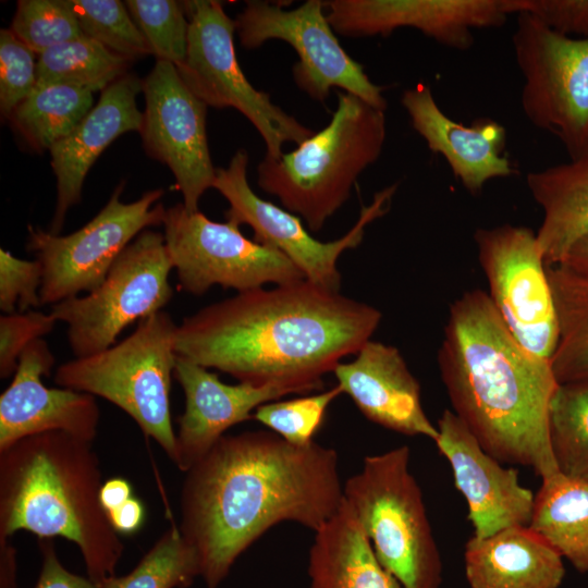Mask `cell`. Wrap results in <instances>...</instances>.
I'll return each instance as SVG.
<instances>
[{"instance_id":"obj_33","label":"cell","mask_w":588,"mask_h":588,"mask_svg":"<svg viewBox=\"0 0 588 588\" xmlns=\"http://www.w3.org/2000/svg\"><path fill=\"white\" fill-rule=\"evenodd\" d=\"M84 36L131 61L150 54V49L124 2L73 0Z\"/></svg>"},{"instance_id":"obj_29","label":"cell","mask_w":588,"mask_h":588,"mask_svg":"<svg viewBox=\"0 0 588 588\" xmlns=\"http://www.w3.org/2000/svg\"><path fill=\"white\" fill-rule=\"evenodd\" d=\"M93 94L69 84L36 87L9 120L30 147L37 151L49 150L90 111Z\"/></svg>"},{"instance_id":"obj_13","label":"cell","mask_w":588,"mask_h":588,"mask_svg":"<svg viewBox=\"0 0 588 588\" xmlns=\"http://www.w3.org/2000/svg\"><path fill=\"white\" fill-rule=\"evenodd\" d=\"M235 28L247 50L271 39L291 45L298 56L292 73L295 84L311 99L323 102L339 87L370 106L385 111L383 87L372 83L364 66L340 45L324 10V1L307 0L293 10L279 3L246 1Z\"/></svg>"},{"instance_id":"obj_35","label":"cell","mask_w":588,"mask_h":588,"mask_svg":"<svg viewBox=\"0 0 588 588\" xmlns=\"http://www.w3.org/2000/svg\"><path fill=\"white\" fill-rule=\"evenodd\" d=\"M132 19L157 60L174 65L186 57L189 21L182 2L174 0H127Z\"/></svg>"},{"instance_id":"obj_27","label":"cell","mask_w":588,"mask_h":588,"mask_svg":"<svg viewBox=\"0 0 588 588\" xmlns=\"http://www.w3.org/2000/svg\"><path fill=\"white\" fill-rule=\"evenodd\" d=\"M541 480L529 527L578 572L588 573V481L559 471Z\"/></svg>"},{"instance_id":"obj_37","label":"cell","mask_w":588,"mask_h":588,"mask_svg":"<svg viewBox=\"0 0 588 588\" xmlns=\"http://www.w3.org/2000/svg\"><path fill=\"white\" fill-rule=\"evenodd\" d=\"M35 54L11 29H1L0 110L7 119L36 87Z\"/></svg>"},{"instance_id":"obj_11","label":"cell","mask_w":588,"mask_h":588,"mask_svg":"<svg viewBox=\"0 0 588 588\" xmlns=\"http://www.w3.org/2000/svg\"><path fill=\"white\" fill-rule=\"evenodd\" d=\"M162 225L179 285L188 294L204 295L213 285L238 293L305 279L287 257L247 238L240 225L212 221L183 203L166 209Z\"/></svg>"},{"instance_id":"obj_38","label":"cell","mask_w":588,"mask_h":588,"mask_svg":"<svg viewBox=\"0 0 588 588\" xmlns=\"http://www.w3.org/2000/svg\"><path fill=\"white\" fill-rule=\"evenodd\" d=\"M44 270L37 260L21 259L0 249V309L5 315L25 313L41 305Z\"/></svg>"},{"instance_id":"obj_19","label":"cell","mask_w":588,"mask_h":588,"mask_svg":"<svg viewBox=\"0 0 588 588\" xmlns=\"http://www.w3.org/2000/svg\"><path fill=\"white\" fill-rule=\"evenodd\" d=\"M54 356L44 339L21 354L10 385L0 395V451L19 440L48 431H62L93 442L100 411L95 396L68 388H48Z\"/></svg>"},{"instance_id":"obj_43","label":"cell","mask_w":588,"mask_h":588,"mask_svg":"<svg viewBox=\"0 0 588 588\" xmlns=\"http://www.w3.org/2000/svg\"><path fill=\"white\" fill-rule=\"evenodd\" d=\"M130 482L121 477L106 480L100 489V502L107 514L132 498Z\"/></svg>"},{"instance_id":"obj_21","label":"cell","mask_w":588,"mask_h":588,"mask_svg":"<svg viewBox=\"0 0 588 588\" xmlns=\"http://www.w3.org/2000/svg\"><path fill=\"white\" fill-rule=\"evenodd\" d=\"M350 363L333 373L338 385L370 421L405 436H422L434 442L438 428L427 417L420 385L400 351L369 340Z\"/></svg>"},{"instance_id":"obj_7","label":"cell","mask_w":588,"mask_h":588,"mask_svg":"<svg viewBox=\"0 0 588 588\" xmlns=\"http://www.w3.org/2000/svg\"><path fill=\"white\" fill-rule=\"evenodd\" d=\"M175 330L171 315L158 311L142 319L121 342L63 363L54 373L59 387L100 396L124 411L173 463L176 437L170 392L177 357Z\"/></svg>"},{"instance_id":"obj_8","label":"cell","mask_w":588,"mask_h":588,"mask_svg":"<svg viewBox=\"0 0 588 588\" xmlns=\"http://www.w3.org/2000/svg\"><path fill=\"white\" fill-rule=\"evenodd\" d=\"M189 21L186 57L176 70L187 87L207 106L233 108L258 131L266 155L278 159L285 143L299 145L314 131L271 101L245 77L234 48L235 22L221 2H182Z\"/></svg>"},{"instance_id":"obj_18","label":"cell","mask_w":588,"mask_h":588,"mask_svg":"<svg viewBox=\"0 0 588 588\" xmlns=\"http://www.w3.org/2000/svg\"><path fill=\"white\" fill-rule=\"evenodd\" d=\"M434 443L452 469L468 507L474 537L486 538L513 526H529L535 494L518 471L506 468L483 450L464 421L445 409L438 420Z\"/></svg>"},{"instance_id":"obj_28","label":"cell","mask_w":588,"mask_h":588,"mask_svg":"<svg viewBox=\"0 0 588 588\" xmlns=\"http://www.w3.org/2000/svg\"><path fill=\"white\" fill-rule=\"evenodd\" d=\"M547 273L559 320L554 376L559 384L588 381V279L563 266H549Z\"/></svg>"},{"instance_id":"obj_15","label":"cell","mask_w":588,"mask_h":588,"mask_svg":"<svg viewBox=\"0 0 588 588\" xmlns=\"http://www.w3.org/2000/svg\"><path fill=\"white\" fill-rule=\"evenodd\" d=\"M474 242L488 295L509 331L527 351L550 360L559 320L536 233L506 223L477 229Z\"/></svg>"},{"instance_id":"obj_34","label":"cell","mask_w":588,"mask_h":588,"mask_svg":"<svg viewBox=\"0 0 588 588\" xmlns=\"http://www.w3.org/2000/svg\"><path fill=\"white\" fill-rule=\"evenodd\" d=\"M11 32L36 54L83 35L73 0H20Z\"/></svg>"},{"instance_id":"obj_1","label":"cell","mask_w":588,"mask_h":588,"mask_svg":"<svg viewBox=\"0 0 588 588\" xmlns=\"http://www.w3.org/2000/svg\"><path fill=\"white\" fill-rule=\"evenodd\" d=\"M185 474L179 528L208 588L274 525L315 532L343 502L338 452L315 441L294 445L272 431L224 434Z\"/></svg>"},{"instance_id":"obj_17","label":"cell","mask_w":588,"mask_h":588,"mask_svg":"<svg viewBox=\"0 0 588 588\" xmlns=\"http://www.w3.org/2000/svg\"><path fill=\"white\" fill-rule=\"evenodd\" d=\"M324 10L342 36H388L409 27L457 50L473 46L474 29L499 27L510 15L506 0H329Z\"/></svg>"},{"instance_id":"obj_44","label":"cell","mask_w":588,"mask_h":588,"mask_svg":"<svg viewBox=\"0 0 588 588\" xmlns=\"http://www.w3.org/2000/svg\"><path fill=\"white\" fill-rule=\"evenodd\" d=\"M567 270L588 279V235L579 240L568 252L562 264Z\"/></svg>"},{"instance_id":"obj_31","label":"cell","mask_w":588,"mask_h":588,"mask_svg":"<svg viewBox=\"0 0 588 588\" xmlns=\"http://www.w3.org/2000/svg\"><path fill=\"white\" fill-rule=\"evenodd\" d=\"M548 422L558 471L588 481V381L559 384Z\"/></svg>"},{"instance_id":"obj_32","label":"cell","mask_w":588,"mask_h":588,"mask_svg":"<svg viewBox=\"0 0 588 588\" xmlns=\"http://www.w3.org/2000/svg\"><path fill=\"white\" fill-rule=\"evenodd\" d=\"M200 577L196 551L172 524L124 576H113L99 588H187Z\"/></svg>"},{"instance_id":"obj_23","label":"cell","mask_w":588,"mask_h":588,"mask_svg":"<svg viewBox=\"0 0 588 588\" xmlns=\"http://www.w3.org/2000/svg\"><path fill=\"white\" fill-rule=\"evenodd\" d=\"M142 85L130 73L110 84L78 125L49 149L57 180L50 233H60L69 209L79 203L85 177L101 152L122 134L140 131L143 112L136 98Z\"/></svg>"},{"instance_id":"obj_5","label":"cell","mask_w":588,"mask_h":588,"mask_svg":"<svg viewBox=\"0 0 588 588\" xmlns=\"http://www.w3.org/2000/svg\"><path fill=\"white\" fill-rule=\"evenodd\" d=\"M336 95L321 131L278 159L265 156L257 167L258 186L302 217L311 232L348 199L357 177L380 157L387 135L384 111L352 94Z\"/></svg>"},{"instance_id":"obj_4","label":"cell","mask_w":588,"mask_h":588,"mask_svg":"<svg viewBox=\"0 0 588 588\" xmlns=\"http://www.w3.org/2000/svg\"><path fill=\"white\" fill-rule=\"evenodd\" d=\"M91 443L48 431L0 451V538L19 530L63 537L100 587L117 575L124 544L100 502L103 482Z\"/></svg>"},{"instance_id":"obj_14","label":"cell","mask_w":588,"mask_h":588,"mask_svg":"<svg viewBox=\"0 0 588 588\" xmlns=\"http://www.w3.org/2000/svg\"><path fill=\"white\" fill-rule=\"evenodd\" d=\"M248 154L238 149L228 167L217 168L212 187L229 203L226 221L247 224L254 241L279 250L304 274L305 279L329 291L340 292V256L356 248L363 241L366 226L388 212L397 184L376 193L372 201L362 206L358 220L342 237L321 242L307 231L301 219L271 201L260 198L247 181Z\"/></svg>"},{"instance_id":"obj_2","label":"cell","mask_w":588,"mask_h":588,"mask_svg":"<svg viewBox=\"0 0 588 588\" xmlns=\"http://www.w3.org/2000/svg\"><path fill=\"white\" fill-rule=\"evenodd\" d=\"M379 309L306 279L238 292L176 326L177 356L240 382L290 394L323 388V376L377 330Z\"/></svg>"},{"instance_id":"obj_12","label":"cell","mask_w":588,"mask_h":588,"mask_svg":"<svg viewBox=\"0 0 588 588\" xmlns=\"http://www.w3.org/2000/svg\"><path fill=\"white\" fill-rule=\"evenodd\" d=\"M117 186L105 207L83 228L68 235L27 225L26 249L41 264V305L57 304L96 290L124 248L144 230L163 223L166 209L158 200L163 189L121 201Z\"/></svg>"},{"instance_id":"obj_9","label":"cell","mask_w":588,"mask_h":588,"mask_svg":"<svg viewBox=\"0 0 588 588\" xmlns=\"http://www.w3.org/2000/svg\"><path fill=\"white\" fill-rule=\"evenodd\" d=\"M172 269L163 234L146 229L119 255L96 290L52 305L56 320L68 324L74 357L107 350L127 326L161 311L173 295Z\"/></svg>"},{"instance_id":"obj_16","label":"cell","mask_w":588,"mask_h":588,"mask_svg":"<svg viewBox=\"0 0 588 588\" xmlns=\"http://www.w3.org/2000/svg\"><path fill=\"white\" fill-rule=\"evenodd\" d=\"M146 107L140 136L146 152L167 164L188 211L216 176L206 132L207 105L184 83L176 66L157 60L143 81Z\"/></svg>"},{"instance_id":"obj_30","label":"cell","mask_w":588,"mask_h":588,"mask_svg":"<svg viewBox=\"0 0 588 588\" xmlns=\"http://www.w3.org/2000/svg\"><path fill=\"white\" fill-rule=\"evenodd\" d=\"M131 63V60L113 53L96 40L82 36L39 56L36 87L69 84L91 93L103 91L127 74Z\"/></svg>"},{"instance_id":"obj_26","label":"cell","mask_w":588,"mask_h":588,"mask_svg":"<svg viewBox=\"0 0 588 588\" xmlns=\"http://www.w3.org/2000/svg\"><path fill=\"white\" fill-rule=\"evenodd\" d=\"M526 182L543 212L536 232L543 260L547 267L558 266L588 235V155L531 171Z\"/></svg>"},{"instance_id":"obj_22","label":"cell","mask_w":588,"mask_h":588,"mask_svg":"<svg viewBox=\"0 0 588 588\" xmlns=\"http://www.w3.org/2000/svg\"><path fill=\"white\" fill-rule=\"evenodd\" d=\"M401 103L413 128L432 152L445 159L469 193L476 195L490 180L516 172L510 159L503 156L506 130L495 120L478 118L471 125L458 123L441 110L430 87L421 83L406 89Z\"/></svg>"},{"instance_id":"obj_45","label":"cell","mask_w":588,"mask_h":588,"mask_svg":"<svg viewBox=\"0 0 588 588\" xmlns=\"http://www.w3.org/2000/svg\"><path fill=\"white\" fill-rule=\"evenodd\" d=\"M0 588H15V550L8 538H0Z\"/></svg>"},{"instance_id":"obj_10","label":"cell","mask_w":588,"mask_h":588,"mask_svg":"<svg viewBox=\"0 0 588 588\" xmlns=\"http://www.w3.org/2000/svg\"><path fill=\"white\" fill-rule=\"evenodd\" d=\"M512 37L528 121L554 135L571 160L588 155V38L560 34L520 12Z\"/></svg>"},{"instance_id":"obj_39","label":"cell","mask_w":588,"mask_h":588,"mask_svg":"<svg viewBox=\"0 0 588 588\" xmlns=\"http://www.w3.org/2000/svg\"><path fill=\"white\" fill-rule=\"evenodd\" d=\"M57 320L51 313L38 310L2 315L0 317V377L16 371L23 351L34 341L52 331Z\"/></svg>"},{"instance_id":"obj_42","label":"cell","mask_w":588,"mask_h":588,"mask_svg":"<svg viewBox=\"0 0 588 588\" xmlns=\"http://www.w3.org/2000/svg\"><path fill=\"white\" fill-rule=\"evenodd\" d=\"M107 515L118 534L131 535L142 527L145 520V509L137 498L132 497Z\"/></svg>"},{"instance_id":"obj_25","label":"cell","mask_w":588,"mask_h":588,"mask_svg":"<svg viewBox=\"0 0 588 588\" xmlns=\"http://www.w3.org/2000/svg\"><path fill=\"white\" fill-rule=\"evenodd\" d=\"M308 576L310 588H403L378 560L344 499L336 513L315 531Z\"/></svg>"},{"instance_id":"obj_40","label":"cell","mask_w":588,"mask_h":588,"mask_svg":"<svg viewBox=\"0 0 588 588\" xmlns=\"http://www.w3.org/2000/svg\"><path fill=\"white\" fill-rule=\"evenodd\" d=\"M509 14L526 12L551 29L588 38V0H506Z\"/></svg>"},{"instance_id":"obj_41","label":"cell","mask_w":588,"mask_h":588,"mask_svg":"<svg viewBox=\"0 0 588 588\" xmlns=\"http://www.w3.org/2000/svg\"><path fill=\"white\" fill-rule=\"evenodd\" d=\"M42 566L35 588H99L88 577L69 572L60 562L51 538H39Z\"/></svg>"},{"instance_id":"obj_6","label":"cell","mask_w":588,"mask_h":588,"mask_svg":"<svg viewBox=\"0 0 588 588\" xmlns=\"http://www.w3.org/2000/svg\"><path fill=\"white\" fill-rule=\"evenodd\" d=\"M409 461L407 445L366 456L343 485V499L403 588H440L441 556Z\"/></svg>"},{"instance_id":"obj_24","label":"cell","mask_w":588,"mask_h":588,"mask_svg":"<svg viewBox=\"0 0 588 588\" xmlns=\"http://www.w3.org/2000/svg\"><path fill=\"white\" fill-rule=\"evenodd\" d=\"M470 588H559L563 558L529 526H513L465 546Z\"/></svg>"},{"instance_id":"obj_36","label":"cell","mask_w":588,"mask_h":588,"mask_svg":"<svg viewBox=\"0 0 588 588\" xmlns=\"http://www.w3.org/2000/svg\"><path fill=\"white\" fill-rule=\"evenodd\" d=\"M343 393L336 384L317 394L269 402L260 405L253 418L294 445L314 442L330 404Z\"/></svg>"},{"instance_id":"obj_20","label":"cell","mask_w":588,"mask_h":588,"mask_svg":"<svg viewBox=\"0 0 588 588\" xmlns=\"http://www.w3.org/2000/svg\"><path fill=\"white\" fill-rule=\"evenodd\" d=\"M173 377L185 395V409L177 418L174 464L186 473L232 426L249 420L262 404L290 393L275 385L240 382L226 384L189 359L177 356Z\"/></svg>"},{"instance_id":"obj_3","label":"cell","mask_w":588,"mask_h":588,"mask_svg":"<svg viewBox=\"0 0 588 588\" xmlns=\"http://www.w3.org/2000/svg\"><path fill=\"white\" fill-rule=\"evenodd\" d=\"M438 365L453 412L499 462L558 473L549 439V406L559 387L551 362L512 335L485 291L450 306Z\"/></svg>"}]
</instances>
